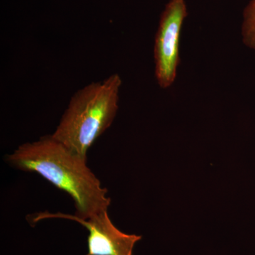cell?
Instances as JSON below:
<instances>
[{
  "label": "cell",
  "mask_w": 255,
  "mask_h": 255,
  "mask_svg": "<svg viewBox=\"0 0 255 255\" xmlns=\"http://www.w3.org/2000/svg\"><path fill=\"white\" fill-rule=\"evenodd\" d=\"M187 16L184 0H170L161 15L154 46L155 78L161 88H169L175 81L180 63L181 32Z\"/></svg>",
  "instance_id": "3"
},
{
  "label": "cell",
  "mask_w": 255,
  "mask_h": 255,
  "mask_svg": "<svg viewBox=\"0 0 255 255\" xmlns=\"http://www.w3.org/2000/svg\"><path fill=\"white\" fill-rule=\"evenodd\" d=\"M60 219L80 223L88 231L87 255H132L134 246L142 236L123 233L114 226L108 214V210L94 215L87 219H80L74 215L63 213H38L30 222L36 223L42 220Z\"/></svg>",
  "instance_id": "4"
},
{
  "label": "cell",
  "mask_w": 255,
  "mask_h": 255,
  "mask_svg": "<svg viewBox=\"0 0 255 255\" xmlns=\"http://www.w3.org/2000/svg\"><path fill=\"white\" fill-rule=\"evenodd\" d=\"M122 85L120 75L115 73L78 90L52 136L87 158L89 149L112 126L117 116Z\"/></svg>",
  "instance_id": "2"
},
{
  "label": "cell",
  "mask_w": 255,
  "mask_h": 255,
  "mask_svg": "<svg viewBox=\"0 0 255 255\" xmlns=\"http://www.w3.org/2000/svg\"><path fill=\"white\" fill-rule=\"evenodd\" d=\"M241 35L243 43L255 52V0H251L243 11Z\"/></svg>",
  "instance_id": "5"
},
{
  "label": "cell",
  "mask_w": 255,
  "mask_h": 255,
  "mask_svg": "<svg viewBox=\"0 0 255 255\" xmlns=\"http://www.w3.org/2000/svg\"><path fill=\"white\" fill-rule=\"evenodd\" d=\"M14 168L39 174L65 191L75 203V217L87 219L108 210L111 199L87 166V158L75 153L51 135L26 142L6 157Z\"/></svg>",
  "instance_id": "1"
}]
</instances>
